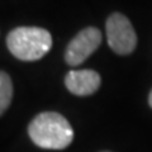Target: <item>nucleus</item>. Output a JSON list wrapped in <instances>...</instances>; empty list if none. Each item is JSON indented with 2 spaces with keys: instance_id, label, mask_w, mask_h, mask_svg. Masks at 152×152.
<instances>
[{
  "instance_id": "423d86ee",
  "label": "nucleus",
  "mask_w": 152,
  "mask_h": 152,
  "mask_svg": "<svg viewBox=\"0 0 152 152\" xmlns=\"http://www.w3.org/2000/svg\"><path fill=\"white\" fill-rule=\"evenodd\" d=\"M13 98V83L7 72L0 71V115L7 110Z\"/></svg>"
},
{
  "instance_id": "39448f33",
  "label": "nucleus",
  "mask_w": 152,
  "mask_h": 152,
  "mask_svg": "<svg viewBox=\"0 0 152 152\" xmlns=\"http://www.w3.org/2000/svg\"><path fill=\"white\" fill-rule=\"evenodd\" d=\"M102 79L94 70H71L65 76V85L70 93L77 96H88L98 91Z\"/></svg>"
},
{
  "instance_id": "f257e3e1",
  "label": "nucleus",
  "mask_w": 152,
  "mask_h": 152,
  "mask_svg": "<svg viewBox=\"0 0 152 152\" xmlns=\"http://www.w3.org/2000/svg\"><path fill=\"white\" fill-rule=\"evenodd\" d=\"M32 142L41 148L64 150L74 140V129L64 115L56 112H43L28 126Z\"/></svg>"
},
{
  "instance_id": "6e6552de",
  "label": "nucleus",
  "mask_w": 152,
  "mask_h": 152,
  "mask_svg": "<svg viewBox=\"0 0 152 152\" xmlns=\"http://www.w3.org/2000/svg\"><path fill=\"white\" fill-rule=\"evenodd\" d=\"M103 152H109V151H103Z\"/></svg>"
},
{
  "instance_id": "20e7f679",
  "label": "nucleus",
  "mask_w": 152,
  "mask_h": 152,
  "mask_svg": "<svg viewBox=\"0 0 152 152\" xmlns=\"http://www.w3.org/2000/svg\"><path fill=\"white\" fill-rule=\"evenodd\" d=\"M102 43V32L95 27H86L80 31L67 45L65 60L70 66L81 65L93 55Z\"/></svg>"
},
{
  "instance_id": "7ed1b4c3",
  "label": "nucleus",
  "mask_w": 152,
  "mask_h": 152,
  "mask_svg": "<svg viewBox=\"0 0 152 152\" xmlns=\"http://www.w3.org/2000/svg\"><path fill=\"white\" fill-rule=\"evenodd\" d=\"M107 39L109 47L118 55H129L137 46V34L132 23L126 15L121 13H113L108 17Z\"/></svg>"
},
{
  "instance_id": "f03ea898",
  "label": "nucleus",
  "mask_w": 152,
  "mask_h": 152,
  "mask_svg": "<svg viewBox=\"0 0 152 152\" xmlns=\"http://www.w3.org/2000/svg\"><path fill=\"white\" fill-rule=\"evenodd\" d=\"M7 46L10 53L22 61L41 60L52 47V36L39 27H18L9 32Z\"/></svg>"
},
{
  "instance_id": "0eeeda50",
  "label": "nucleus",
  "mask_w": 152,
  "mask_h": 152,
  "mask_svg": "<svg viewBox=\"0 0 152 152\" xmlns=\"http://www.w3.org/2000/svg\"><path fill=\"white\" fill-rule=\"evenodd\" d=\"M148 104H150V107L152 108V90H151V93L148 95Z\"/></svg>"
}]
</instances>
